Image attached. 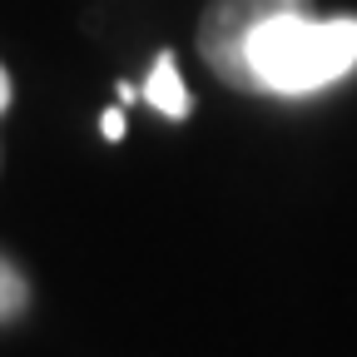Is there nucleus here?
Masks as SVG:
<instances>
[{
  "instance_id": "obj_5",
  "label": "nucleus",
  "mask_w": 357,
  "mask_h": 357,
  "mask_svg": "<svg viewBox=\"0 0 357 357\" xmlns=\"http://www.w3.org/2000/svg\"><path fill=\"white\" fill-rule=\"evenodd\" d=\"M105 134H109V139H119V134H124V119H119V109H109V114H105Z\"/></svg>"
},
{
  "instance_id": "obj_1",
  "label": "nucleus",
  "mask_w": 357,
  "mask_h": 357,
  "mask_svg": "<svg viewBox=\"0 0 357 357\" xmlns=\"http://www.w3.org/2000/svg\"><path fill=\"white\" fill-rule=\"evenodd\" d=\"M357 65V20H312L293 10L268 20L248 40V70L258 95H312Z\"/></svg>"
},
{
  "instance_id": "obj_3",
  "label": "nucleus",
  "mask_w": 357,
  "mask_h": 357,
  "mask_svg": "<svg viewBox=\"0 0 357 357\" xmlns=\"http://www.w3.org/2000/svg\"><path fill=\"white\" fill-rule=\"evenodd\" d=\"M144 100L154 105V109H164L169 119H184L189 114V89H184V79H178V70H174V55H159L154 60V75L144 79Z\"/></svg>"
},
{
  "instance_id": "obj_6",
  "label": "nucleus",
  "mask_w": 357,
  "mask_h": 357,
  "mask_svg": "<svg viewBox=\"0 0 357 357\" xmlns=\"http://www.w3.org/2000/svg\"><path fill=\"white\" fill-rule=\"evenodd\" d=\"M10 109V75H6V65H0V114Z\"/></svg>"
},
{
  "instance_id": "obj_4",
  "label": "nucleus",
  "mask_w": 357,
  "mask_h": 357,
  "mask_svg": "<svg viewBox=\"0 0 357 357\" xmlns=\"http://www.w3.org/2000/svg\"><path fill=\"white\" fill-rule=\"evenodd\" d=\"M25 303H30V283H25V273L0 253V323H15L20 312H25Z\"/></svg>"
},
{
  "instance_id": "obj_2",
  "label": "nucleus",
  "mask_w": 357,
  "mask_h": 357,
  "mask_svg": "<svg viewBox=\"0 0 357 357\" xmlns=\"http://www.w3.org/2000/svg\"><path fill=\"white\" fill-rule=\"evenodd\" d=\"M293 10H312V0H208L204 20H199V55L204 65L223 79L243 89V95H258L253 70H248V40L278 15Z\"/></svg>"
}]
</instances>
